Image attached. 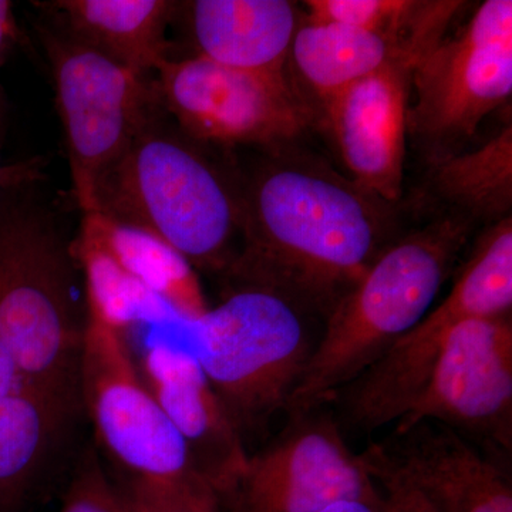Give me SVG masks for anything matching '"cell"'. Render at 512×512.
<instances>
[{
    "instance_id": "obj_1",
    "label": "cell",
    "mask_w": 512,
    "mask_h": 512,
    "mask_svg": "<svg viewBox=\"0 0 512 512\" xmlns=\"http://www.w3.org/2000/svg\"><path fill=\"white\" fill-rule=\"evenodd\" d=\"M390 208L325 161L281 153L242 188V248L225 274L326 320L389 245Z\"/></svg>"
},
{
    "instance_id": "obj_2",
    "label": "cell",
    "mask_w": 512,
    "mask_h": 512,
    "mask_svg": "<svg viewBox=\"0 0 512 512\" xmlns=\"http://www.w3.org/2000/svg\"><path fill=\"white\" fill-rule=\"evenodd\" d=\"M473 225L446 214L383 249L326 318L286 407L291 419L318 412L427 315Z\"/></svg>"
},
{
    "instance_id": "obj_3",
    "label": "cell",
    "mask_w": 512,
    "mask_h": 512,
    "mask_svg": "<svg viewBox=\"0 0 512 512\" xmlns=\"http://www.w3.org/2000/svg\"><path fill=\"white\" fill-rule=\"evenodd\" d=\"M197 143L151 121L100 178L86 212L151 235L194 269L225 272L241 237L242 188Z\"/></svg>"
},
{
    "instance_id": "obj_4",
    "label": "cell",
    "mask_w": 512,
    "mask_h": 512,
    "mask_svg": "<svg viewBox=\"0 0 512 512\" xmlns=\"http://www.w3.org/2000/svg\"><path fill=\"white\" fill-rule=\"evenodd\" d=\"M311 313L266 286L231 282L194 325V353L241 436L286 410L311 359Z\"/></svg>"
},
{
    "instance_id": "obj_5",
    "label": "cell",
    "mask_w": 512,
    "mask_h": 512,
    "mask_svg": "<svg viewBox=\"0 0 512 512\" xmlns=\"http://www.w3.org/2000/svg\"><path fill=\"white\" fill-rule=\"evenodd\" d=\"M72 256L35 211L0 222V340L26 382L77 390L83 326L74 313Z\"/></svg>"
},
{
    "instance_id": "obj_6",
    "label": "cell",
    "mask_w": 512,
    "mask_h": 512,
    "mask_svg": "<svg viewBox=\"0 0 512 512\" xmlns=\"http://www.w3.org/2000/svg\"><path fill=\"white\" fill-rule=\"evenodd\" d=\"M504 315H512V229L498 224L478 239L447 298L336 394L346 420L363 431L396 423L426 386L451 330Z\"/></svg>"
},
{
    "instance_id": "obj_7",
    "label": "cell",
    "mask_w": 512,
    "mask_h": 512,
    "mask_svg": "<svg viewBox=\"0 0 512 512\" xmlns=\"http://www.w3.org/2000/svg\"><path fill=\"white\" fill-rule=\"evenodd\" d=\"M412 90L407 133L430 148L431 158L473 137L481 121L511 99V0L481 3L456 35L430 47L414 63Z\"/></svg>"
},
{
    "instance_id": "obj_8",
    "label": "cell",
    "mask_w": 512,
    "mask_h": 512,
    "mask_svg": "<svg viewBox=\"0 0 512 512\" xmlns=\"http://www.w3.org/2000/svg\"><path fill=\"white\" fill-rule=\"evenodd\" d=\"M77 394L101 446L130 480L210 487L144 382L126 336L89 316L77 360Z\"/></svg>"
},
{
    "instance_id": "obj_9",
    "label": "cell",
    "mask_w": 512,
    "mask_h": 512,
    "mask_svg": "<svg viewBox=\"0 0 512 512\" xmlns=\"http://www.w3.org/2000/svg\"><path fill=\"white\" fill-rule=\"evenodd\" d=\"M42 40L55 79L74 192L86 212L103 174L156 120L160 94L144 74L69 36L45 30Z\"/></svg>"
},
{
    "instance_id": "obj_10",
    "label": "cell",
    "mask_w": 512,
    "mask_h": 512,
    "mask_svg": "<svg viewBox=\"0 0 512 512\" xmlns=\"http://www.w3.org/2000/svg\"><path fill=\"white\" fill-rule=\"evenodd\" d=\"M156 76L161 104L200 143L282 147L315 117L286 74L248 72L197 55L165 60Z\"/></svg>"
},
{
    "instance_id": "obj_11",
    "label": "cell",
    "mask_w": 512,
    "mask_h": 512,
    "mask_svg": "<svg viewBox=\"0 0 512 512\" xmlns=\"http://www.w3.org/2000/svg\"><path fill=\"white\" fill-rule=\"evenodd\" d=\"M220 498V512H318L342 500L380 504L375 481L339 427L316 412L292 419Z\"/></svg>"
},
{
    "instance_id": "obj_12",
    "label": "cell",
    "mask_w": 512,
    "mask_h": 512,
    "mask_svg": "<svg viewBox=\"0 0 512 512\" xmlns=\"http://www.w3.org/2000/svg\"><path fill=\"white\" fill-rule=\"evenodd\" d=\"M434 421L512 450V315L458 323L396 433Z\"/></svg>"
},
{
    "instance_id": "obj_13",
    "label": "cell",
    "mask_w": 512,
    "mask_h": 512,
    "mask_svg": "<svg viewBox=\"0 0 512 512\" xmlns=\"http://www.w3.org/2000/svg\"><path fill=\"white\" fill-rule=\"evenodd\" d=\"M413 66L389 64L322 103L352 180L390 205L403 192Z\"/></svg>"
},
{
    "instance_id": "obj_14",
    "label": "cell",
    "mask_w": 512,
    "mask_h": 512,
    "mask_svg": "<svg viewBox=\"0 0 512 512\" xmlns=\"http://www.w3.org/2000/svg\"><path fill=\"white\" fill-rule=\"evenodd\" d=\"M138 369L183 439L195 470L220 501L237 483L249 454L197 357L158 342L148 346Z\"/></svg>"
},
{
    "instance_id": "obj_15",
    "label": "cell",
    "mask_w": 512,
    "mask_h": 512,
    "mask_svg": "<svg viewBox=\"0 0 512 512\" xmlns=\"http://www.w3.org/2000/svg\"><path fill=\"white\" fill-rule=\"evenodd\" d=\"M376 446L439 512H512V487L504 471L450 427L421 421Z\"/></svg>"
},
{
    "instance_id": "obj_16",
    "label": "cell",
    "mask_w": 512,
    "mask_h": 512,
    "mask_svg": "<svg viewBox=\"0 0 512 512\" xmlns=\"http://www.w3.org/2000/svg\"><path fill=\"white\" fill-rule=\"evenodd\" d=\"M198 56L248 72L285 74L298 9L288 0H197L190 3Z\"/></svg>"
},
{
    "instance_id": "obj_17",
    "label": "cell",
    "mask_w": 512,
    "mask_h": 512,
    "mask_svg": "<svg viewBox=\"0 0 512 512\" xmlns=\"http://www.w3.org/2000/svg\"><path fill=\"white\" fill-rule=\"evenodd\" d=\"M443 37L440 33L396 35L306 20L293 37L289 57L323 103L389 64L416 63Z\"/></svg>"
},
{
    "instance_id": "obj_18",
    "label": "cell",
    "mask_w": 512,
    "mask_h": 512,
    "mask_svg": "<svg viewBox=\"0 0 512 512\" xmlns=\"http://www.w3.org/2000/svg\"><path fill=\"white\" fill-rule=\"evenodd\" d=\"M45 6L62 18L64 35L134 72L156 73L170 59L165 32L177 2L56 0Z\"/></svg>"
},
{
    "instance_id": "obj_19",
    "label": "cell",
    "mask_w": 512,
    "mask_h": 512,
    "mask_svg": "<svg viewBox=\"0 0 512 512\" xmlns=\"http://www.w3.org/2000/svg\"><path fill=\"white\" fill-rule=\"evenodd\" d=\"M77 390L26 383L0 400V512L22 500L55 448Z\"/></svg>"
},
{
    "instance_id": "obj_20",
    "label": "cell",
    "mask_w": 512,
    "mask_h": 512,
    "mask_svg": "<svg viewBox=\"0 0 512 512\" xmlns=\"http://www.w3.org/2000/svg\"><path fill=\"white\" fill-rule=\"evenodd\" d=\"M80 234L109 252L134 281L163 301L185 325H194L207 312L194 268L163 242L97 212L83 214Z\"/></svg>"
},
{
    "instance_id": "obj_21",
    "label": "cell",
    "mask_w": 512,
    "mask_h": 512,
    "mask_svg": "<svg viewBox=\"0 0 512 512\" xmlns=\"http://www.w3.org/2000/svg\"><path fill=\"white\" fill-rule=\"evenodd\" d=\"M430 161L427 188L448 214L494 224L511 217V121L477 150Z\"/></svg>"
},
{
    "instance_id": "obj_22",
    "label": "cell",
    "mask_w": 512,
    "mask_h": 512,
    "mask_svg": "<svg viewBox=\"0 0 512 512\" xmlns=\"http://www.w3.org/2000/svg\"><path fill=\"white\" fill-rule=\"evenodd\" d=\"M86 282L87 316L117 332L148 323L180 320L163 301L148 292L93 239L80 234L72 252Z\"/></svg>"
},
{
    "instance_id": "obj_23",
    "label": "cell",
    "mask_w": 512,
    "mask_h": 512,
    "mask_svg": "<svg viewBox=\"0 0 512 512\" xmlns=\"http://www.w3.org/2000/svg\"><path fill=\"white\" fill-rule=\"evenodd\" d=\"M120 493L131 512H220L217 494L205 485L128 480Z\"/></svg>"
},
{
    "instance_id": "obj_24",
    "label": "cell",
    "mask_w": 512,
    "mask_h": 512,
    "mask_svg": "<svg viewBox=\"0 0 512 512\" xmlns=\"http://www.w3.org/2000/svg\"><path fill=\"white\" fill-rule=\"evenodd\" d=\"M59 512H131L120 490L110 483L93 453L77 467Z\"/></svg>"
},
{
    "instance_id": "obj_25",
    "label": "cell",
    "mask_w": 512,
    "mask_h": 512,
    "mask_svg": "<svg viewBox=\"0 0 512 512\" xmlns=\"http://www.w3.org/2000/svg\"><path fill=\"white\" fill-rule=\"evenodd\" d=\"M25 377L20 372L15 357L8 349V346L0 340V400L16 392L23 384H26Z\"/></svg>"
},
{
    "instance_id": "obj_26",
    "label": "cell",
    "mask_w": 512,
    "mask_h": 512,
    "mask_svg": "<svg viewBox=\"0 0 512 512\" xmlns=\"http://www.w3.org/2000/svg\"><path fill=\"white\" fill-rule=\"evenodd\" d=\"M318 512H382V510H380V504L360 500H342L336 501Z\"/></svg>"
},
{
    "instance_id": "obj_27",
    "label": "cell",
    "mask_w": 512,
    "mask_h": 512,
    "mask_svg": "<svg viewBox=\"0 0 512 512\" xmlns=\"http://www.w3.org/2000/svg\"><path fill=\"white\" fill-rule=\"evenodd\" d=\"M12 30V3L0 0V53Z\"/></svg>"
}]
</instances>
